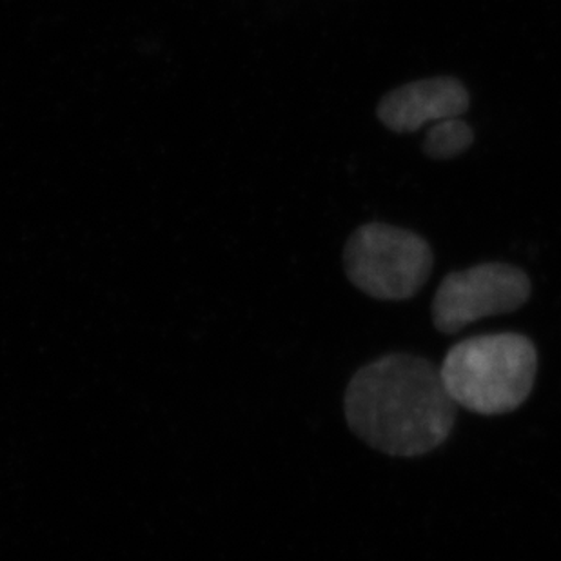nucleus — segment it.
Masks as SVG:
<instances>
[{
    "label": "nucleus",
    "instance_id": "2",
    "mask_svg": "<svg viewBox=\"0 0 561 561\" xmlns=\"http://www.w3.org/2000/svg\"><path fill=\"white\" fill-rule=\"evenodd\" d=\"M538 371V353L524 334L474 336L455 345L439 375L456 405L472 413H511L529 398Z\"/></svg>",
    "mask_w": 561,
    "mask_h": 561
},
{
    "label": "nucleus",
    "instance_id": "5",
    "mask_svg": "<svg viewBox=\"0 0 561 561\" xmlns=\"http://www.w3.org/2000/svg\"><path fill=\"white\" fill-rule=\"evenodd\" d=\"M471 99L466 85L453 77L414 80L387 93L376 115L394 133H414L425 124L461 117Z\"/></svg>",
    "mask_w": 561,
    "mask_h": 561
},
{
    "label": "nucleus",
    "instance_id": "4",
    "mask_svg": "<svg viewBox=\"0 0 561 561\" xmlns=\"http://www.w3.org/2000/svg\"><path fill=\"white\" fill-rule=\"evenodd\" d=\"M529 276L514 265L480 264L445 276L433 300V322L455 334L485 317L522 308L530 297Z\"/></svg>",
    "mask_w": 561,
    "mask_h": 561
},
{
    "label": "nucleus",
    "instance_id": "6",
    "mask_svg": "<svg viewBox=\"0 0 561 561\" xmlns=\"http://www.w3.org/2000/svg\"><path fill=\"white\" fill-rule=\"evenodd\" d=\"M474 142V131L460 117L439 121L431 127L424 140V153L430 159L449 160L463 153Z\"/></svg>",
    "mask_w": 561,
    "mask_h": 561
},
{
    "label": "nucleus",
    "instance_id": "3",
    "mask_svg": "<svg viewBox=\"0 0 561 561\" xmlns=\"http://www.w3.org/2000/svg\"><path fill=\"white\" fill-rule=\"evenodd\" d=\"M433 262L427 240L380 222L356 229L344 251L350 280L378 300L413 298L430 280Z\"/></svg>",
    "mask_w": 561,
    "mask_h": 561
},
{
    "label": "nucleus",
    "instance_id": "1",
    "mask_svg": "<svg viewBox=\"0 0 561 561\" xmlns=\"http://www.w3.org/2000/svg\"><path fill=\"white\" fill-rule=\"evenodd\" d=\"M345 419L375 449L411 458L449 438L456 403L430 360L389 355L353 376L345 391Z\"/></svg>",
    "mask_w": 561,
    "mask_h": 561
}]
</instances>
